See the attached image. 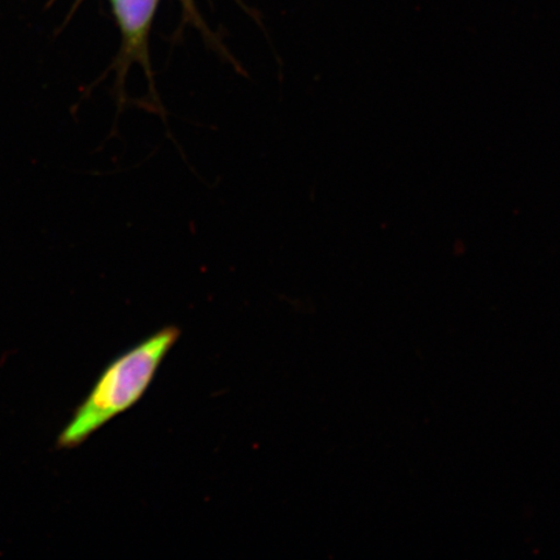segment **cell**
<instances>
[{"label":"cell","instance_id":"2","mask_svg":"<svg viewBox=\"0 0 560 560\" xmlns=\"http://www.w3.org/2000/svg\"><path fill=\"white\" fill-rule=\"evenodd\" d=\"M118 31L121 34V47L115 56L110 66L104 70L100 80H96L91 88H94L109 74L115 75L114 95L116 97L117 116L128 104L126 94V81L132 66L137 65L143 69L147 83H149V102L147 108H151L159 115L164 114L161 104L155 73H153L150 58V34L153 20H155L159 0H110Z\"/></svg>","mask_w":560,"mask_h":560},{"label":"cell","instance_id":"3","mask_svg":"<svg viewBox=\"0 0 560 560\" xmlns=\"http://www.w3.org/2000/svg\"><path fill=\"white\" fill-rule=\"evenodd\" d=\"M184 3H185V9H186L188 19H190L196 26L200 27V30L202 31V33L206 34V37L209 40H212V39H210V38H212V33L207 32V27L205 26V24H202V21L198 16V12H196L194 9L192 0H184ZM212 46H214L213 40H212Z\"/></svg>","mask_w":560,"mask_h":560},{"label":"cell","instance_id":"1","mask_svg":"<svg viewBox=\"0 0 560 560\" xmlns=\"http://www.w3.org/2000/svg\"><path fill=\"white\" fill-rule=\"evenodd\" d=\"M179 338L177 326H165L110 361L59 433L56 447L75 450L142 400Z\"/></svg>","mask_w":560,"mask_h":560}]
</instances>
